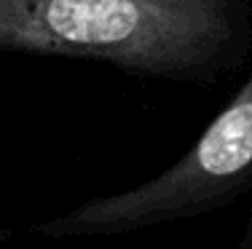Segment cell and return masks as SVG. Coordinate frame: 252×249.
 <instances>
[{"mask_svg": "<svg viewBox=\"0 0 252 249\" xmlns=\"http://www.w3.org/2000/svg\"><path fill=\"white\" fill-rule=\"evenodd\" d=\"M228 35L225 0H0V51L183 73L209 62Z\"/></svg>", "mask_w": 252, "mask_h": 249, "instance_id": "1", "label": "cell"}, {"mask_svg": "<svg viewBox=\"0 0 252 249\" xmlns=\"http://www.w3.org/2000/svg\"><path fill=\"white\" fill-rule=\"evenodd\" d=\"M252 185V78L188 153L153 180L92 198L38 225L46 239H105L201 217Z\"/></svg>", "mask_w": 252, "mask_h": 249, "instance_id": "2", "label": "cell"}, {"mask_svg": "<svg viewBox=\"0 0 252 249\" xmlns=\"http://www.w3.org/2000/svg\"><path fill=\"white\" fill-rule=\"evenodd\" d=\"M236 249H252V212L247 217V225H244V230H242V241H239Z\"/></svg>", "mask_w": 252, "mask_h": 249, "instance_id": "3", "label": "cell"}]
</instances>
